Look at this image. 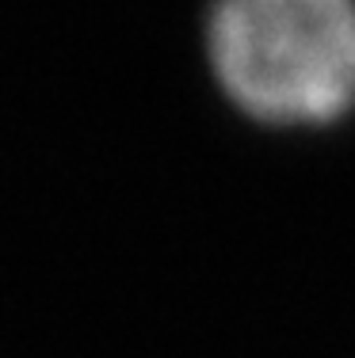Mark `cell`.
Masks as SVG:
<instances>
[{"instance_id":"obj_1","label":"cell","mask_w":355,"mask_h":358,"mask_svg":"<svg viewBox=\"0 0 355 358\" xmlns=\"http://www.w3.org/2000/svg\"><path fill=\"white\" fill-rule=\"evenodd\" d=\"M207 57L256 122H340L355 107V0H210Z\"/></svg>"}]
</instances>
